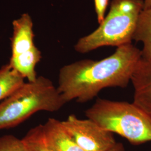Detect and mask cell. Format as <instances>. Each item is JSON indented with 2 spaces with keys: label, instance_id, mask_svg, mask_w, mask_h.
I'll return each mask as SVG.
<instances>
[{
  "label": "cell",
  "instance_id": "cell-2",
  "mask_svg": "<svg viewBox=\"0 0 151 151\" xmlns=\"http://www.w3.org/2000/svg\"><path fill=\"white\" fill-rule=\"evenodd\" d=\"M85 115L103 128L132 145L151 142V115L134 103L98 99Z\"/></svg>",
  "mask_w": 151,
  "mask_h": 151
},
{
  "label": "cell",
  "instance_id": "cell-5",
  "mask_svg": "<svg viewBox=\"0 0 151 151\" xmlns=\"http://www.w3.org/2000/svg\"><path fill=\"white\" fill-rule=\"evenodd\" d=\"M62 124L72 139L84 151H108L117 143L113 133L91 119H79L72 114Z\"/></svg>",
  "mask_w": 151,
  "mask_h": 151
},
{
  "label": "cell",
  "instance_id": "cell-3",
  "mask_svg": "<svg viewBox=\"0 0 151 151\" xmlns=\"http://www.w3.org/2000/svg\"><path fill=\"white\" fill-rule=\"evenodd\" d=\"M65 104L51 80L38 77L0 102V130L14 127L39 111H57Z\"/></svg>",
  "mask_w": 151,
  "mask_h": 151
},
{
  "label": "cell",
  "instance_id": "cell-9",
  "mask_svg": "<svg viewBox=\"0 0 151 151\" xmlns=\"http://www.w3.org/2000/svg\"><path fill=\"white\" fill-rule=\"evenodd\" d=\"M133 40L143 44L142 58L151 60V9L143 10L140 13Z\"/></svg>",
  "mask_w": 151,
  "mask_h": 151
},
{
  "label": "cell",
  "instance_id": "cell-15",
  "mask_svg": "<svg viewBox=\"0 0 151 151\" xmlns=\"http://www.w3.org/2000/svg\"><path fill=\"white\" fill-rule=\"evenodd\" d=\"M151 9V0H143V10Z\"/></svg>",
  "mask_w": 151,
  "mask_h": 151
},
{
  "label": "cell",
  "instance_id": "cell-8",
  "mask_svg": "<svg viewBox=\"0 0 151 151\" xmlns=\"http://www.w3.org/2000/svg\"><path fill=\"white\" fill-rule=\"evenodd\" d=\"M44 139L52 151H84L65 130L62 122L49 118L42 124Z\"/></svg>",
  "mask_w": 151,
  "mask_h": 151
},
{
  "label": "cell",
  "instance_id": "cell-13",
  "mask_svg": "<svg viewBox=\"0 0 151 151\" xmlns=\"http://www.w3.org/2000/svg\"><path fill=\"white\" fill-rule=\"evenodd\" d=\"M109 0H94L95 10L97 15V22L100 24L105 18V14Z\"/></svg>",
  "mask_w": 151,
  "mask_h": 151
},
{
  "label": "cell",
  "instance_id": "cell-1",
  "mask_svg": "<svg viewBox=\"0 0 151 151\" xmlns=\"http://www.w3.org/2000/svg\"><path fill=\"white\" fill-rule=\"evenodd\" d=\"M141 50L132 43L117 47L113 54L100 60H83L62 67L57 89L65 103L92 100L104 88L128 85Z\"/></svg>",
  "mask_w": 151,
  "mask_h": 151
},
{
  "label": "cell",
  "instance_id": "cell-7",
  "mask_svg": "<svg viewBox=\"0 0 151 151\" xmlns=\"http://www.w3.org/2000/svg\"><path fill=\"white\" fill-rule=\"evenodd\" d=\"M130 82L134 88L133 103L151 115V60L140 58Z\"/></svg>",
  "mask_w": 151,
  "mask_h": 151
},
{
  "label": "cell",
  "instance_id": "cell-6",
  "mask_svg": "<svg viewBox=\"0 0 151 151\" xmlns=\"http://www.w3.org/2000/svg\"><path fill=\"white\" fill-rule=\"evenodd\" d=\"M11 59L22 60L41 54L34 43L32 19L29 14H23L12 22Z\"/></svg>",
  "mask_w": 151,
  "mask_h": 151
},
{
  "label": "cell",
  "instance_id": "cell-4",
  "mask_svg": "<svg viewBox=\"0 0 151 151\" xmlns=\"http://www.w3.org/2000/svg\"><path fill=\"white\" fill-rule=\"evenodd\" d=\"M143 10V0H113L103 22L95 31L78 40L76 51L86 53L102 47L132 43Z\"/></svg>",
  "mask_w": 151,
  "mask_h": 151
},
{
  "label": "cell",
  "instance_id": "cell-11",
  "mask_svg": "<svg viewBox=\"0 0 151 151\" xmlns=\"http://www.w3.org/2000/svg\"><path fill=\"white\" fill-rule=\"evenodd\" d=\"M22 140L27 151H52L44 139L42 124L30 130Z\"/></svg>",
  "mask_w": 151,
  "mask_h": 151
},
{
  "label": "cell",
  "instance_id": "cell-14",
  "mask_svg": "<svg viewBox=\"0 0 151 151\" xmlns=\"http://www.w3.org/2000/svg\"><path fill=\"white\" fill-rule=\"evenodd\" d=\"M108 151H125V149L123 143L117 142L112 148Z\"/></svg>",
  "mask_w": 151,
  "mask_h": 151
},
{
  "label": "cell",
  "instance_id": "cell-10",
  "mask_svg": "<svg viewBox=\"0 0 151 151\" xmlns=\"http://www.w3.org/2000/svg\"><path fill=\"white\" fill-rule=\"evenodd\" d=\"M25 83L24 78L10 63L0 68V101L4 100Z\"/></svg>",
  "mask_w": 151,
  "mask_h": 151
},
{
  "label": "cell",
  "instance_id": "cell-12",
  "mask_svg": "<svg viewBox=\"0 0 151 151\" xmlns=\"http://www.w3.org/2000/svg\"><path fill=\"white\" fill-rule=\"evenodd\" d=\"M0 151H27L22 139L13 135L0 137Z\"/></svg>",
  "mask_w": 151,
  "mask_h": 151
}]
</instances>
